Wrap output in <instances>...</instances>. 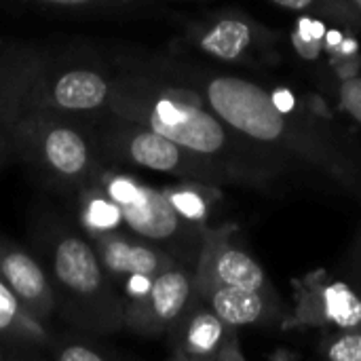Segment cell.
Listing matches in <instances>:
<instances>
[{
	"mask_svg": "<svg viewBox=\"0 0 361 361\" xmlns=\"http://www.w3.org/2000/svg\"><path fill=\"white\" fill-rule=\"evenodd\" d=\"M167 76L190 87L243 137L300 163L324 188L361 201V140L311 95L199 63H176Z\"/></svg>",
	"mask_w": 361,
	"mask_h": 361,
	"instance_id": "1",
	"label": "cell"
},
{
	"mask_svg": "<svg viewBox=\"0 0 361 361\" xmlns=\"http://www.w3.org/2000/svg\"><path fill=\"white\" fill-rule=\"evenodd\" d=\"M99 188L118 205L123 224L133 237L167 250L182 262H199L209 226L201 228L182 218L167 190L123 173H106Z\"/></svg>",
	"mask_w": 361,
	"mask_h": 361,
	"instance_id": "2",
	"label": "cell"
},
{
	"mask_svg": "<svg viewBox=\"0 0 361 361\" xmlns=\"http://www.w3.org/2000/svg\"><path fill=\"white\" fill-rule=\"evenodd\" d=\"M53 288L78 324L97 332H114L125 324V307L93 243L76 235L57 239L51 256Z\"/></svg>",
	"mask_w": 361,
	"mask_h": 361,
	"instance_id": "3",
	"label": "cell"
},
{
	"mask_svg": "<svg viewBox=\"0 0 361 361\" xmlns=\"http://www.w3.org/2000/svg\"><path fill=\"white\" fill-rule=\"evenodd\" d=\"M186 42L209 59L260 72L277 68L286 57L283 34L237 8L190 21Z\"/></svg>",
	"mask_w": 361,
	"mask_h": 361,
	"instance_id": "4",
	"label": "cell"
},
{
	"mask_svg": "<svg viewBox=\"0 0 361 361\" xmlns=\"http://www.w3.org/2000/svg\"><path fill=\"white\" fill-rule=\"evenodd\" d=\"M121 121L125 125L114 127L108 133L106 142L110 150L125 157V161L148 171L178 176L186 182H201L212 186H243L239 176L228 167L176 144L173 140L157 133L154 129L125 118Z\"/></svg>",
	"mask_w": 361,
	"mask_h": 361,
	"instance_id": "5",
	"label": "cell"
},
{
	"mask_svg": "<svg viewBox=\"0 0 361 361\" xmlns=\"http://www.w3.org/2000/svg\"><path fill=\"white\" fill-rule=\"evenodd\" d=\"M286 44L311 68L313 80L361 74V32L317 15H298Z\"/></svg>",
	"mask_w": 361,
	"mask_h": 361,
	"instance_id": "6",
	"label": "cell"
},
{
	"mask_svg": "<svg viewBox=\"0 0 361 361\" xmlns=\"http://www.w3.org/2000/svg\"><path fill=\"white\" fill-rule=\"evenodd\" d=\"M19 142L23 152L53 178L80 182L91 176L93 146L80 129L63 121L49 118L44 112L34 114L21 123Z\"/></svg>",
	"mask_w": 361,
	"mask_h": 361,
	"instance_id": "7",
	"label": "cell"
},
{
	"mask_svg": "<svg viewBox=\"0 0 361 361\" xmlns=\"http://www.w3.org/2000/svg\"><path fill=\"white\" fill-rule=\"evenodd\" d=\"M294 309L290 311L288 328L345 330L361 328V296L341 275L324 271L294 279Z\"/></svg>",
	"mask_w": 361,
	"mask_h": 361,
	"instance_id": "8",
	"label": "cell"
},
{
	"mask_svg": "<svg viewBox=\"0 0 361 361\" xmlns=\"http://www.w3.org/2000/svg\"><path fill=\"white\" fill-rule=\"evenodd\" d=\"M195 294L197 264L176 262L152 279L142 298L125 307V324L144 336H161L184 315Z\"/></svg>",
	"mask_w": 361,
	"mask_h": 361,
	"instance_id": "9",
	"label": "cell"
},
{
	"mask_svg": "<svg viewBox=\"0 0 361 361\" xmlns=\"http://www.w3.org/2000/svg\"><path fill=\"white\" fill-rule=\"evenodd\" d=\"M197 296L203 298L218 317L237 330H283L290 322V309L281 296H267L254 290L226 286L201 273H197Z\"/></svg>",
	"mask_w": 361,
	"mask_h": 361,
	"instance_id": "10",
	"label": "cell"
},
{
	"mask_svg": "<svg viewBox=\"0 0 361 361\" xmlns=\"http://www.w3.org/2000/svg\"><path fill=\"white\" fill-rule=\"evenodd\" d=\"M173 353L180 360H245L237 328L228 326L195 294V300L169 330Z\"/></svg>",
	"mask_w": 361,
	"mask_h": 361,
	"instance_id": "11",
	"label": "cell"
},
{
	"mask_svg": "<svg viewBox=\"0 0 361 361\" xmlns=\"http://www.w3.org/2000/svg\"><path fill=\"white\" fill-rule=\"evenodd\" d=\"M93 247L114 286L116 281L118 286H123L133 275H146L154 279L167 267L182 262L173 254L150 241L125 237L116 231L93 235Z\"/></svg>",
	"mask_w": 361,
	"mask_h": 361,
	"instance_id": "12",
	"label": "cell"
},
{
	"mask_svg": "<svg viewBox=\"0 0 361 361\" xmlns=\"http://www.w3.org/2000/svg\"><path fill=\"white\" fill-rule=\"evenodd\" d=\"M114 87L91 68H66L44 80L40 97L47 110L61 114H87L108 106Z\"/></svg>",
	"mask_w": 361,
	"mask_h": 361,
	"instance_id": "13",
	"label": "cell"
},
{
	"mask_svg": "<svg viewBox=\"0 0 361 361\" xmlns=\"http://www.w3.org/2000/svg\"><path fill=\"white\" fill-rule=\"evenodd\" d=\"M0 279L36 322L42 324L55 311V288L42 267L27 252L4 241H0Z\"/></svg>",
	"mask_w": 361,
	"mask_h": 361,
	"instance_id": "14",
	"label": "cell"
},
{
	"mask_svg": "<svg viewBox=\"0 0 361 361\" xmlns=\"http://www.w3.org/2000/svg\"><path fill=\"white\" fill-rule=\"evenodd\" d=\"M167 195L182 218H186L188 222H192L195 226H201V228L209 226L214 199L218 197V186L188 182L178 188H167Z\"/></svg>",
	"mask_w": 361,
	"mask_h": 361,
	"instance_id": "15",
	"label": "cell"
},
{
	"mask_svg": "<svg viewBox=\"0 0 361 361\" xmlns=\"http://www.w3.org/2000/svg\"><path fill=\"white\" fill-rule=\"evenodd\" d=\"M0 334L13 338H42L40 322L25 313L17 296L8 290V286L0 279Z\"/></svg>",
	"mask_w": 361,
	"mask_h": 361,
	"instance_id": "16",
	"label": "cell"
},
{
	"mask_svg": "<svg viewBox=\"0 0 361 361\" xmlns=\"http://www.w3.org/2000/svg\"><path fill=\"white\" fill-rule=\"evenodd\" d=\"M315 85L319 93L332 99L336 110L361 131V74L347 78H322L315 80Z\"/></svg>",
	"mask_w": 361,
	"mask_h": 361,
	"instance_id": "17",
	"label": "cell"
},
{
	"mask_svg": "<svg viewBox=\"0 0 361 361\" xmlns=\"http://www.w3.org/2000/svg\"><path fill=\"white\" fill-rule=\"evenodd\" d=\"M279 8L294 11L296 15H317L324 19H332L345 25H351L361 32L360 15L347 0H269Z\"/></svg>",
	"mask_w": 361,
	"mask_h": 361,
	"instance_id": "18",
	"label": "cell"
},
{
	"mask_svg": "<svg viewBox=\"0 0 361 361\" xmlns=\"http://www.w3.org/2000/svg\"><path fill=\"white\" fill-rule=\"evenodd\" d=\"M82 222L93 235H99V233L116 231L123 224V218H121L118 205L104 190H99V192H91L85 197Z\"/></svg>",
	"mask_w": 361,
	"mask_h": 361,
	"instance_id": "19",
	"label": "cell"
},
{
	"mask_svg": "<svg viewBox=\"0 0 361 361\" xmlns=\"http://www.w3.org/2000/svg\"><path fill=\"white\" fill-rule=\"evenodd\" d=\"M315 349L330 361H361V328L326 330Z\"/></svg>",
	"mask_w": 361,
	"mask_h": 361,
	"instance_id": "20",
	"label": "cell"
},
{
	"mask_svg": "<svg viewBox=\"0 0 361 361\" xmlns=\"http://www.w3.org/2000/svg\"><path fill=\"white\" fill-rule=\"evenodd\" d=\"M25 2L49 6V8H59V11H106V8L116 11L121 6H133L140 0H25Z\"/></svg>",
	"mask_w": 361,
	"mask_h": 361,
	"instance_id": "21",
	"label": "cell"
},
{
	"mask_svg": "<svg viewBox=\"0 0 361 361\" xmlns=\"http://www.w3.org/2000/svg\"><path fill=\"white\" fill-rule=\"evenodd\" d=\"M341 277L345 281H349L361 296V222L351 239V245L347 247L343 262H341Z\"/></svg>",
	"mask_w": 361,
	"mask_h": 361,
	"instance_id": "22",
	"label": "cell"
},
{
	"mask_svg": "<svg viewBox=\"0 0 361 361\" xmlns=\"http://www.w3.org/2000/svg\"><path fill=\"white\" fill-rule=\"evenodd\" d=\"M57 357L61 361H102L104 360V353L87 347V345H70V347H63Z\"/></svg>",
	"mask_w": 361,
	"mask_h": 361,
	"instance_id": "23",
	"label": "cell"
},
{
	"mask_svg": "<svg viewBox=\"0 0 361 361\" xmlns=\"http://www.w3.org/2000/svg\"><path fill=\"white\" fill-rule=\"evenodd\" d=\"M347 2H349V4L353 6V11H355V13L360 15V19H361V0H347Z\"/></svg>",
	"mask_w": 361,
	"mask_h": 361,
	"instance_id": "24",
	"label": "cell"
}]
</instances>
